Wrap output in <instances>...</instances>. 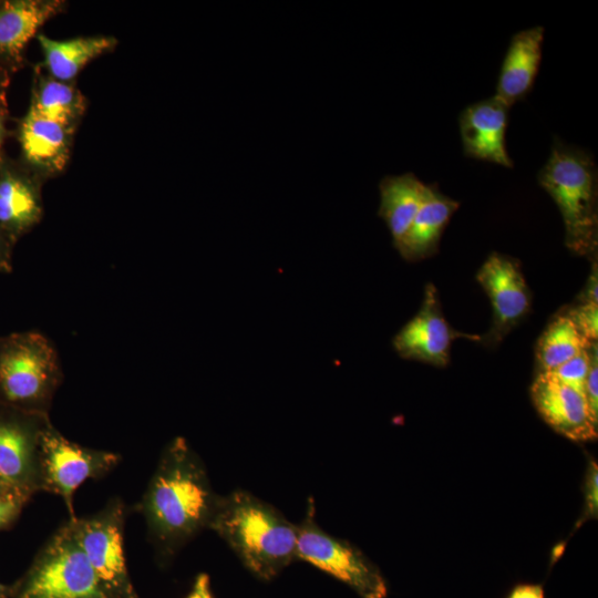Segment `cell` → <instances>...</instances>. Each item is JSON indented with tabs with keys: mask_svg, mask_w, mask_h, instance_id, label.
I'll use <instances>...</instances> for the list:
<instances>
[{
	"mask_svg": "<svg viewBox=\"0 0 598 598\" xmlns=\"http://www.w3.org/2000/svg\"><path fill=\"white\" fill-rule=\"evenodd\" d=\"M206 467L183 437L163 451L147 488L136 506L162 566L210 523L219 505Z\"/></svg>",
	"mask_w": 598,
	"mask_h": 598,
	"instance_id": "cell-1",
	"label": "cell"
},
{
	"mask_svg": "<svg viewBox=\"0 0 598 598\" xmlns=\"http://www.w3.org/2000/svg\"><path fill=\"white\" fill-rule=\"evenodd\" d=\"M209 529L255 577L271 580L297 559V524L247 491L221 496Z\"/></svg>",
	"mask_w": 598,
	"mask_h": 598,
	"instance_id": "cell-2",
	"label": "cell"
},
{
	"mask_svg": "<svg viewBox=\"0 0 598 598\" xmlns=\"http://www.w3.org/2000/svg\"><path fill=\"white\" fill-rule=\"evenodd\" d=\"M597 165L586 150L555 138L538 172V183L556 203L565 225L566 246L578 255L597 247Z\"/></svg>",
	"mask_w": 598,
	"mask_h": 598,
	"instance_id": "cell-3",
	"label": "cell"
},
{
	"mask_svg": "<svg viewBox=\"0 0 598 598\" xmlns=\"http://www.w3.org/2000/svg\"><path fill=\"white\" fill-rule=\"evenodd\" d=\"M62 380L52 343L34 331L0 337V402L20 410L49 414Z\"/></svg>",
	"mask_w": 598,
	"mask_h": 598,
	"instance_id": "cell-4",
	"label": "cell"
},
{
	"mask_svg": "<svg viewBox=\"0 0 598 598\" xmlns=\"http://www.w3.org/2000/svg\"><path fill=\"white\" fill-rule=\"evenodd\" d=\"M10 598H107L66 522L10 586Z\"/></svg>",
	"mask_w": 598,
	"mask_h": 598,
	"instance_id": "cell-5",
	"label": "cell"
},
{
	"mask_svg": "<svg viewBox=\"0 0 598 598\" xmlns=\"http://www.w3.org/2000/svg\"><path fill=\"white\" fill-rule=\"evenodd\" d=\"M124 522L118 497L92 515L68 520L107 598H140L126 566Z\"/></svg>",
	"mask_w": 598,
	"mask_h": 598,
	"instance_id": "cell-6",
	"label": "cell"
},
{
	"mask_svg": "<svg viewBox=\"0 0 598 598\" xmlns=\"http://www.w3.org/2000/svg\"><path fill=\"white\" fill-rule=\"evenodd\" d=\"M297 530L298 560L337 578L362 598L386 597V585L378 567L349 542L330 535L319 526L312 498H309Z\"/></svg>",
	"mask_w": 598,
	"mask_h": 598,
	"instance_id": "cell-7",
	"label": "cell"
},
{
	"mask_svg": "<svg viewBox=\"0 0 598 598\" xmlns=\"http://www.w3.org/2000/svg\"><path fill=\"white\" fill-rule=\"evenodd\" d=\"M50 424L49 414L0 402V485L8 494L28 502L41 492V441Z\"/></svg>",
	"mask_w": 598,
	"mask_h": 598,
	"instance_id": "cell-8",
	"label": "cell"
},
{
	"mask_svg": "<svg viewBox=\"0 0 598 598\" xmlns=\"http://www.w3.org/2000/svg\"><path fill=\"white\" fill-rule=\"evenodd\" d=\"M41 491L59 495L69 512V519L76 517L74 493L87 480L110 473L121 461L109 451L82 446L63 436L52 424L41 441Z\"/></svg>",
	"mask_w": 598,
	"mask_h": 598,
	"instance_id": "cell-9",
	"label": "cell"
},
{
	"mask_svg": "<svg viewBox=\"0 0 598 598\" xmlns=\"http://www.w3.org/2000/svg\"><path fill=\"white\" fill-rule=\"evenodd\" d=\"M476 278L493 307L487 341L496 343L529 312L530 291L519 262L498 252L486 259Z\"/></svg>",
	"mask_w": 598,
	"mask_h": 598,
	"instance_id": "cell-10",
	"label": "cell"
},
{
	"mask_svg": "<svg viewBox=\"0 0 598 598\" xmlns=\"http://www.w3.org/2000/svg\"><path fill=\"white\" fill-rule=\"evenodd\" d=\"M530 396L539 415L557 433L575 442L597 439L598 416L582 392L548 372H539L532 384Z\"/></svg>",
	"mask_w": 598,
	"mask_h": 598,
	"instance_id": "cell-11",
	"label": "cell"
},
{
	"mask_svg": "<svg viewBox=\"0 0 598 598\" xmlns=\"http://www.w3.org/2000/svg\"><path fill=\"white\" fill-rule=\"evenodd\" d=\"M462 336L446 321L436 288L429 283L420 310L394 336L392 344L403 359L444 367L450 361L453 340Z\"/></svg>",
	"mask_w": 598,
	"mask_h": 598,
	"instance_id": "cell-12",
	"label": "cell"
},
{
	"mask_svg": "<svg viewBox=\"0 0 598 598\" xmlns=\"http://www.w3.org/2000/svg\"><path fill=\"white\" fill-rule=\"evenodd\" d=\"M509 106L495 95L466 106L460 115L465 156L513 167L506 148Z\"/></svg>",
	"mask_w": 598,
	"mask_h": 598,
	"instance_id": "cell-13",
	"label": "cell"
},
{
	"mask_svg": "<svg viewBox=\"0 0 598 598\" xmlns=\"http://www.w3.org/2000/svg\"><path fill=\"white\" fill-rule=\"evenodd\" d=\"M60 0H8L0 3V66L13 72L23 65L29 41L63 11Z\"/></svg>",
	"mask_w": 598,
	"mask_h": 598,
	"instance_id": "cell-14",
	"label": "cell"
},
{
	"mask_svg": "<svg viewBox=\"0 0 598 598\" xmlns=\"http://www.w3.org/2000/svg\"><path fill=\"white\" fill-rule=\"evenodd\" d=\"M75 130L31 110L21 121L19 142L27 164L39 176L55 175L66 166Z\"/></svg>",
	"mask_w": 598,
	"mask_h": 598,
	"instance_id": "cell-15",
	"label": "cell"
},
{
	"mask_svg": "<svg viewBox=\"0 0 598 598\" xmlns=\"http://www.w3.org/2000/svg\"><path fill=\"white\" fill-rule=\"evenodd\" d=\"M40 176L0 162V225L16 241L42 217Z\"/></svg>",
	"mask_w": 598,
	"mask_h": 598,
	"instance_id": "cell-16",
	"label": "cell"
},
{
	"mask_svg": "<svg viewBox=\"0 0 598 598\" xmlns=\"http://www.w3.org/2000/svg\"><path fill=\"white\" fill-rule=\"evenodd\" d=\"M545 30L537 25L513 35L504 56L495 96L509 107L533 89L542 62Z\"/></svg>",
	"mask_w": 598,
	"mask_h": 598,
	"instance_id": "cell-17",
	"label": "cell"
},
{
	"mask_svg": "<svg viewBox=\"0 0 598 598\" xmlns=\"http://www.w3.org/2000/svg\"><path fill=\"white\" fill-rule=\"evenodd\" d=\"M460 203L444 195L436 184H426L420 208L399 254L417 261L435 254L442 234Z\"/></svg>",
	"mask_w": 598,
	"mask_h": 598,
	"instance_id": "cell-18",
	"label": "cell"
},
{
	"mask_svg": "<svg viewBox=\"0 0 598 598\" xmlns=\"http://www.w3.org/2000/svg\"><path fill=\"white\" fill-rule=\"evenodd\" d=\"M426 184L413 173L386 175L379 183L380 206L378 215L391 234L399 251L420 208Z\"/></svg>",
	"mask_w": 598,
	"mask_h": 598,
	"instance_id": "cell-19",
	"label": "cell"
},
{
	"mask_svg": "<svg viewBox=\"0 0 598 598\" xmlns=\"http://www.w3.org/2000/svg\"><path fill=\"white\" fill-rule=\"evenodd\" d=\"M43 54V65L52 78L71 82L91 61L112 51L117 40L111 35L78 37L55 40L38 34Z\"/></svg>",
	"mask_w": 598,
	"mask_h": 598,
	"instance_id": "cell-20",
	"label": "cell"
},
{
	"mask_svg": "<svg viewBox=\"0 0 598 598\" xmlns=\"http://www.w3.org/2000/svg\"><path fill=\"white\" fill-rule=\"evenodd\" d=\"M29 110L75 130L85 113L86 99L73 83L59 81L39 70Z\"/></svg>",
	"mask_w": 598,
	"mask_h": 598,
	"instance_id": "cell-21",
	"label": "cell"
},
{
	"mask_svg": "<svg viewBox=\"0 0 598 598\" xmlns=\"http://www.w3.org/2000/svg\"><path fill=\"white\" fill-rule=\"evenodd\" d=\"M590 342L568 313L556 317L543 332L536 347L539 372H549L567 362Z\"/></svg>",
	"mask_w": 598,
	"mask_h": 598,
	"instance_id": "cell-22",
	"label": "cell"
},
{
	"mask_svg": "<svg viewBox=\"0 0 598 598\" xmlns=\"http://www.w3.org/2000/svg\"><path fill=\"white\" fill-rule=\"evenodd\" d=\"M589 348L590 346L548 373L554 375L560 382L585 394V381L590 367Z\"/></svg>",
	"mask_w": 598,
	"mask_h": 598,
	"instance_id": "cell-23",
	"label": "cell"
},
{
	"mask_svg": "<svg viewBox=\"0 0 598 598\" xmlns=\"http://www.w3.org/2000/svg\"><path fill=\"white\" fill-rule=\"evenodd\" d=\"M581 333L590 341L597 342L598 337V305L582 302L568 312Z\"/></svg>",
	"mask_w": 598,
	"mask_h": 598,
	"instance_id": "cell-24",
	"label": "cell"
},
{
	"mask_svg": "<svg viewBox=\"0 0 598 598\" xmlns=\"http://www.w3.org/2000/svg\"><path fill=\"white\" fill-rule=\"evenodd\" d=\"M590 367L585 381V395L592 413L598 416V361L597 342H592L589 348Z\"/></svg>",
	"mask_w": 598,
	"mask_h": 598,
	"instance_id": "cell-25",
	"label": "cell"
},
{
	"mask_svg": "<svg viewBox=\"0 0 598 598\" xmlns=\"http://www.w3.org/2000/svg\"><path fill=\"white\" fill-rule=\"evenodd\" d=\"M27 503L21 498L0 494V529L12 524Z\"/></svg>",
	"mask_w": 598,
	"mask_h": 598,
	"instance_id": "cell-26",
	"label": "cell"
},
{
	"mask_svg": "<svg viewBox=\"0 0 598 598\" xmlns=\"http://www.w3.org/2000/svg\"><path fill=\"white\" fill-rule=\"evenodd\" d=\"M598 467L596 462L591 461L586 480V514L590 517L597 516L598 507Z\"/></svg>",
	"mask_w": 598,
	"mask_h": 598,
	"instance_id": "cell-27",
	"label": "cell"
},
{
	"mask_svg": "<svg viewBox=\"0 0 598 598\" xmlns=\"http://www.w3.org/2000/svg\"><path fill=\"white\" fill-rule=\"evenodd\" d=\"M14 243L7 235L0 225V271L10 272L12 270V248Z\"/></svg>",
	"mask_w": 598,
	"mask_h": 598,
	"instance_id": "cell-28",
	"label": "cell"
},
{
	"mask_svg": "<svg viewBox=\"0 0 598 598\" xmlns=\"http://www.w3.org/2000/svg\"><path fill=\"white\" fill-rule=\"evenodd\" d=\"M186 598H215L210 587L209 576L200 573L196 576Z\"/></svg>",
	"mask_w": 598,
	"mask_h": 598,
	"instance_id": "cell-29",
	"label": "cell"
},
{
	"mask_svg": "<svg viewBox=\"0 0 598 598\" xmlns=\"http://www.w3.org/2000/svg\"><path fill=\"white\" fill-rule=\"evenodd\" d=\"M506 598H545V594L540 585L519 584L511 590Z\"/></svg>",
	"mask_w": 598,
	"mask_h": 598,
	"instance_id": "cell-30",
	"label": "cell"
},
{
	"mask_svg": "<svg viewBox=\"0 0 598 598\" xmlns=\"http://www.w3.org/2000/svg\"><path fill=\"white\" fill-rule=\"evenodd\" d=\"M594 272L591 274V277L586 286V289H585V296H584V302H590V303H596L598 305V299H597V269H596V265H595V270H592Z\"/></svg>",
	"mask_w": 598,
	"mask_h": 598,
	"instance_id": "cell-31",
	"label": "cell"
},
{
	"mask_svg": "<svg viewBox=\"0 0 598 598\" xmlns=\"http://www.w3.org/2000/svg\"><path fill=\"white\" fill-rule=\"evenodd\" d=\"M6 115H7V107L6 104H0V161L1 158V147L6 138L7 134V127H6Z\"/></svg>",
	"mask_w": 598,
	"mask_h": 598,
	"instance_id": "cell-32",
	"label": "cell"
},
{
	"mask_svg": "<svg viewBox=\"0 0 598 598\" xmlns=\"http://www.w3.org/2000/svg\"><path fill=\"white\" fill-rule=\"evenodd\" d=\"M8 73L0 66V104H6V90L9 83Z\"/></svg>",
	"mask_w": 598,
	"mask_h": 598,
	"instance_id": "cell-33",
	"label": "cell"
},
{
	"mask_svg": "<svg viewBox=\"0 0 598 598\" xmlns=\"http://www.w3.org/2000/svg\"><path fill=\"white\" fill-rule=\"evenodd\" d=\"M0 598H10V586L0 582Z\"/></svg>",
	"mask_w": 598,
	"mask_h": 598,
	"instance_id": "cell-34",
	"label": "cell"
},
{
	"mask_svg": "<svg viewBox=\"0 0 598 598\" xmlns=\"http://www.w3.org/2000/svg\"><path fill=\"white\" fill-rule=\"evenodd\" d=\"M0 494L12 496V495L8 494V493L1 487V485H0ZM13 497H16V496H13Z\"/></svg>",
	"mask_w": 598,
	"mask_h": 598,
	"instance_id": "cell-35",
	"label": "cell"
},
{
	"mask_svg": "<svg viewBox=\"0 0 598 598\" xmlns=\"http://www.w3.org/2000/svg\"><path fill=\"white\" fill-rule=\"evenodd\" d=\"M1 162V161H0Z\"/></svg>",
	"mask_w": 598,
	"mask_h": 598,
	"instance_id": "cell-36",
	"label": "cell"
}]
</instances>
